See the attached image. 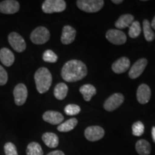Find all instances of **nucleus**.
I'll list each match as a JSON object with an SVG mask.
<instances>
[{"label":"nucleus","mask_w":155,"mask_h":155,"mask_svg":"<svg viewBox=\"0 0 155 155\" xmlns=\"http://www.w3.org/2000/svg\"><path fill=\"white\" fill-rule=\"evenodd\" d=\"M88 73L86 64L78 60H71L65 63L61 71V76L66 82L73 83L84 78Z\"/></svg>","instance_id":"obj_1"},{"label":"nucleus","mask_w":155,"mask_h":155,"mask_svg":"<svg viewBox=\"0 0 155 155\" xmlns=\"http://www.w3.org/2000/svg\"><path fill=\"white\" fill-rule=\"evenodd\" d=\"M36 88L40 94H45L52 85L53 78L50 71L46 68H40L35 73Z\"/></svg>","instance_id":"obj_2"},{"label":"nucleus","mask_w":155,"mask_h":155,"mask_svg":"<svg viewBox=\"0 0 155 155\" xmlns=\"http://www.w3.org/2000/svg\"><path fill=\"white\" fill-rule=\"evenodd\" d=\"M76 5L81 10L88 13L100 11L104 5L103 0H78Z\"/></svg>","instance_id":"obj_3"},{"label":"nucleus","mask_w":155,"mask_h":155,"mask_svg":"<svg viewBox=\"0 0 155 155\" xmlns=\"http://www.w3.org/2000/svg\"><path fill=\"white\" fill-rule=\"evenodd\" d=\"M66 8V2L63 0H46L42 5L43 12L51 14L55 12H61Z\"/></svg>","instance_id":"obj_4"},{"label":"nucleus","mask_w":155,"mask_h":155,"mask_svg":"<svg viewBox=\"0 0 155 155\" xmlns=\"http://www.w3.org/2000/svg\"><path fill=\"white\" fill-rule=\"evenodd\" d=\"M50 38L49 30L45 27H38L35 29L30 35L31 41L36 45L46 43L50 40Z\"/></svg>","instance_id":"obj_5"},{"label":"nucleus","mask_w":155,"mask_h":155,"mask_svg":"<svg viewBox=\"0 0 155 155\" xmlns=\"http://www.w3.org/2000/svg\"><path fill=\"white\" fill-rule=\"evenodd\" d=\"M124 97L121 94L116 93L109 96L104 104V108L107 111H113L123 104Z\"/></svg>","instance_id":"obj_6"},{"label":"nucleus","mask_w":155,"mask_h":155,"mask_svg":"<svg viewBox=\"0 0 155 155\" xmlns=\"http://www.w3.org/2000/svg\"><path fill=\"white\" fill-rule=\"evenodd\" d=\"M106 38L111 43L116 45H121L127 42L126 34L122 31L116 29H111L108 30L106 34Z\"/></svg>","instance_id":"obj_7"},{"label":"nucleus","mask_w":155,"mask_h":155,"mask_svg":"<svg viewBox=\"0 0 155 155\" xmlns=\"http://www.w3.org/2000/svg\"><path fill=\"white\" fill-rule=\"evenodd\" d=\"M8 40L12 48L17 53H22L26 49V43H25V40L17 32H11L9 35Z\"/></svg>","instance_id":"obj_8"},{"label":"nucleus","mask_w":155,"mask_h":155,"mask_svg":"<svg viewBox=\"0 0 155 155\" xmlns=\"http://www.w3.org/2000/svg\"><path fill=\"white\" fill-rule=\"evenodd\" d=\"M84 134L88 141H96L104 137L105 131H104V129L99 126H91L86 128Z\"/></svg>","instance_id":"obj_9"},{"label":"nucleus","mask_w":155,"mask_h":155,"mask_svg":"<svg viewBox=\"0 0 155 155\" xmlns=\"http://www.w3.org/2000/svg\"><path fill=\"white\" fill-rule=\"evenodd\" d=\"M13 94L15 97V104L17 106H22L27 101L28 95V88L23 83H19L14 88Z\"/></svg>","instance_id":"obj_10"},{"label":"nucleus","mask_w":155,"mask_h":155,"mask_svg":"<svg viewBox=\"0 0 155 155\" xmlns=\"http://www.w3.org/2000/svg\"><path fill=\"white\" fill-rule=\"evenodd\" d=\"M147 63V60L146 58H141L134 63V65L131 67L130 71L129 72V76L131 79H136L139 78L142 74L146 68Z\"/></svg>","instance_id":"obj_11"},{"label":"nucleus","mask_w":155,"mask_h":155,"mask_svg":"<svg viewBox=\"0 0 155 155\" xmlns=\"http://www.w3.org/2000/svg\"><path fill=\"white\" fill-rule=\"evenodd\" d=\"M19 9V4L15 0H5L0 2V12L4 14H15Z\"/></svg>","instance_id":"obj_12"},{"label":"nucleus","mask_w":155,"mask_h":155,"mask_svg":"<svg viewBox=\"0 0 155 155\" xmlns=\"http://www.w3.org/2000/svg\"><path fill=\"white\" fill-rule=\"evenodd\" d=\"M151 95V89L150 86L147 84H141L138 87L137 92V101L139 104H146L150 101Z\"/></svg>","instance_id":"obj_13"},{"label":"nucleus","mask_w":155,"mask_h":155,"mask_svg":"<svg viewBox=\"0 0 155 155\" xmlns=\"http://www.w3.org/2000/svg\"><path fill=\"white\" fill-rule=\"evenodd\" d=\"M131 63L129 59L127 57H121L112 64V71L117 74L124 73L130 67Z\"/></svg>","instance_id":"obj_14"},{"label":"nucleus","mask_w":155,"mask_h":155,"mask_svg":"<svg viewBox=\"0 0 155 155\" xmlns=\"http://www.w3.org/2000/svg\"><path fill=\"white\" fill-rule=\"evenodd\" d=\"M42 119L45 121L48 122L50 124H61L62 122L63 121L64 117L63 114L60 112L55 111H48L45 112Z\"/></svg>","instance_id":"obj_15"},{"label":"nucleus","mask_w":155,"mask_h":155,"mask_svg":"<svg viewBox=\"0 0 155 155\" xmlns=\"http://www.w3.org/2000/svg\"><path fill=\"white\" fill-rule=\"evenodd\" d=\"M76 36V30L70 25H65L63 27L62 31L61 42L64 45H69L75 40Z\"/></svg>","instance_id":"obj_16"},{"label":"nucleus","mask_w":155,"mask_h":155,"mask_svg":"<svg viewBox=\"0 0 155 155\" xmlns=\"http://www.w3.org/2000/svg\"><path fill=\"white\" fill-rule=\"evenodd\" d=\"M0 61L5 66H11L15 62L14 54L8 48H2L0 50Z\"/></svg>","instance_id":"obj_17"},{"label":"nucleus","mask_w":155,"mask_h":155,"mask_svg":"<svg viewBox=\"0 0 155 155\" xmlns=\"http://www.w3.org/2000/svg\"><path fill=\"white\" fill-rule=\"evenodd\" d=\"M134 20V17L132 15H123L116 20V22H115V26L119 30H122V29L127 28L128 27L130 26L133 23Z\"/></svg>","instance_id":"obj_18"},{"label":"nucleus","mask_w":155,"mask_h":155,"mask_svg":"<svg viewBox=\"0 0 155 155\" xmlns=\"http://www.w3.org/2000/svg\"><path fill=\"white\" fill-rule=\"evenodd\" d=\"M42 141L50 148H55L59 144V139L55 134L51 132H46L43 134L42 137Z\"/></svg>","instance_id":"obj_19"},{"label":"nucleus","mask_w":155,"mask_h":155,"mask_svg":"<svg viewBox=\"0 0 155 155\" xmlns=\"http://www.w3.org/2000/svg\"><path fill=\"white\" fill-rule=\"evenodd\" d=\"M136 150L139 155H149L151 153L152 147L147 140L140 139L136 143Z\"/></svg>","instance_id":"obj_20"},{"label":"nucleus","mask_w":155,"mask_h":155,"mask_svg":"<svg viewBox=\"0 0 155 155\" xmlns=\"http://www.w3.org/2000/svg\"><path fill=\"white\" fill-rule=\"evenodd\" d=\"M80 92L83 95L84 100L89 101L96 94V89L91 84H85L80 88Z\"/></svg>","instance_id":"obj_21"},{"label":"nucleus","mask_w":155,"mask_h":155,"mask_svg":"<svg viewBox=\"0 0 155 155\" xmlns=\"http://www.w3.org/2000/svg\"><path fill=\"white\" fill-rule=\"evenodd\" d=\"M68 87L65 83H60L54 88V96L58 100H63L67 96Z\"/></svg>","instance_id":"obj_22"},{"label":"nucleus","mask_w":155,"mask_h":155,"mask_svg":"<svg viewBox=\"0 0 155 155\" xmlns=\"http://www.w3.org/2000/svg\"><path fill=\"white\" fill-rule=\"evenodd\" d=\"M78 124V120L75 118L67 120L58 127V130L61 132H68L72 131Z\"/></svg>","instance_id":"obj_23"},{"label":"nucleus","mask_w":155,"mask_h":155,"mask_svg":"<svg viewBox=\"0 0 155 155\" xmlns=\"http://www.w3.org/2000/svg\"><path fill=\"white\" fill-rule=\"evenodd\" d=\"M143 32H144L145 40L147 42H152L154 40L155 34L153 32L150 22L148 19H144L143 21Z\"/></svg>","instance_id":"obj_24"},{"label":"nucleus","mask_w":155,"mask_h":155,"mask_svg":"<svg viewBox=\"0 0 155 155\" xmlns=\"http://www.w3.org/2000/svg\"><path fill=\"white\" fill-rule=\"evenodd\" d=\"M27 155H43L41 146L38 142H31L28 145L26 150Z\"/></svg>","instance_id":"obj_25"},{"label":"nucleus","mask_w":155,"mask_h":155,"mask_svg":"<svg viewBox=\"0 0 155 155\" xmlns=\"http://www.w3.org/2000/svg\"><path fill=\"white\" fill-rule=\"evenodd\" d=\"M141 25L138 21H134L132 24L129 26V35L131 38H137L141 34Z\"/></svg>","instance_id":"obj_26"},{"label":"nucleus","mask_w":155,"mask_h":155,"mask_svg":"<svg viewBox=\"0 0 155 155\" xmlns=\"http://www.w3.org/2000/svg\"><path fill=\"white\" fill-rule=\"evenodd\" d=\"M144 132V125L141 121H137L132 125V134L136 137H140Z\"/></svg>","instance_id":"obj_27"},{"label":"nucleus","mask_w":155,"mask_h":155,"mask_svg":"<svg viewBox=\"0 0 155 155\" xmlns=\"http://www.w3.org/2000/svg\"><path fill=\"white\" fill-rule=\"evenodd\" d=\"M42 59H43L44 61L47 62V63H53L57 62L58 55L52 50H48L44 52L43 55H42Z\"/></svg>","instance_id":"obj_28"},{"label":"nucleus","mask_w":155,"mask_h":155,"mask_svg":"<svg viewBox=\"0 0 155 155\" xmlns=\"http://www.w3.org/2000/svg\"><path fill=\"white\" fill-rule=\"evenodd\" d=\"M64 111L68 116H75L81 112V108L76 104H68L64 108Z\"/></svg>","instance_id":"obj_29"},{"label":"nucleus","mask_w":155,"mask_h":155,"mask_svg":"<svg viewBox=\"0 0 155 155\" xmlns=\"http://www.w3.org/2000/svg\"><path fill=\"white\" fill-rule=\"evenodd\" d=\"M5 152L6 155H18L15 145L12 142H7L5 145Z\"/></svg>","instance_id":"obj_30"},{"label":"nucleus","mask_w":155,"mask_h":155,"mask_svg":"<svg viewBox=\"0 0 155 155\" xmlns=\"http://www.w3.org/2000/svg\"><path fill=\"white\" fill-rule=\"evenodd\" d=\"M8 81V75L7 71L2 66L0 65V86H4Z\"/></svg>","instance_id":"obj_31"},{"label":"nucleus","mask_w":155,"mask_h":155,"mask_svg":"<svg viewBox=\"0 0 155 155\" xmlns=\"http://www.w3.org/2000/svg\"><path fill=\"white\" fill-rule=\"evenodd\" d=\"M47 155H65V154L61 150H55L53 151V152H50L49 154Z\"/></svg>","instance_id":"obj_32"},{"label":"nucleus","mask_w":155,"mask_h":155,"mask_svg":"<svg viewBox=\"0 0 155 155\" xmlns=\"http://www.w3.org/2000/svg\"><path fill=\"white\" fill-rule=\"evenodd\" d=\"M152 137L153 141L155 143V127H153L152 129Z\"/></svg>","instance_id":"obj_33"},{"label":"nucleus","mask_w":155,"mask_h":155,"mask_svg":"<svg viewBox=\"0 0 155 155\" xmlns=\"http://www.w3.org/2000/svg\"><path fill=\"white\" fill-rule=\"evenodd\" d=\"M150 25H151V27H152V28L155 30V16H154V18H153L152 21V23H151Z\"/></svg>","instance_id":"obj_34"},{"label":"nucleus","mask_w":155,"mask_h":155,"mask_svg":"<svg viewBox=\"0 0 155 155\" xmlns=\"http://www.w3.org/2000/svg\"><path fill=\"white\" fill-rule=\"evenodd\" d=\"M112 2L114 4H120L123 2V0H112Z\"/></svg>","instance_id":"obj_35"}]
</instances>
